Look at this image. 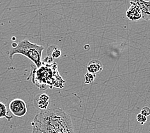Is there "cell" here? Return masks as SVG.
<instances>
[{"mask_svg": "<svg viewBox=\"0 0 150 133\" xmlns=\"http://www.w3.org/2000/svg\"><path fill=\"white\" fill-rule=\"evenodd\" d=\"M31 125V133H75L70 116L59 107L42 110Z\"/></svg>", "mask_w": 150, "mask_h": 133, "instance_id": "cell-1", "label": "cell"}, {"mask_svg": "<svg viewBox=\"0 0 150 133\" xmlns=\"http://www.w3.org/2000/svg\"><path fill=\"white\" fill-rule=\"evenodd\" d=\"M31 76L32 83L41 90L54 87L62 89L65 83L58 72V64L55 62H42L39 67L32 65L28 80Z\"/></svg>", "mask_w": 150, "mask_h": 133, "instance_id": "cell-2", "label": "cell"}, {"mask_svg": "<svg viewBox=\"0 0 150 133\" xmlns=\"http://www.w3.org/2000/svg\"><path fill=\"white\" fill-rule=\"evenodd\" d=\"M44 47L32 43L28 40L21 41L17 46L10 51L9 57L12 60L16 54L23 55L33 62L37 67L41 66L42 55Z\"/></svg>", "mask_w": 150, "mask_h": 133, "instance_id": "cell-3", "label": "cell"}, {"mask_svg": "<svg viewBox=\"0 0 150 133\" xmlns=\"http://www.w3.org/2000/svg\"><path fill=\"white\" fill-rule=\"evenodd\" d=\"M9 110L13 115L17 117H23L27 113L26 104L23 100L15 99L9 104Z\"/></svg>", "mask_w": 150, "mask_h": 133, "instance_id": "cell-4", "label": "cell"}, {"mask_svg": "<svg viewBox=\"0 0 150 133\" xmlns=\"http://www.w3.org/2000/svg\"><path fill=\"white\" fill-rule=\"evenodd\" d=\"M130 6L126 12V16L129 20L137 21L142 19V12L140 7L134 2L130 1Z\"/></svg>", "mask_w": 150, "mask_h": 133, "instance_id": "cell-5", "label": "cell"}, {"mask_svg": "<svg viewBox=\"0 0 150 133\" xmlns=\"http://www.w3.org/2000/svg\"><path fill=\"white\" fill-rule=\"evenodd\" d=\"M134 2L140 7L142 12V19L145 21H150V1L146 0H130Z\"/></svg>", "mask_w": 150, "mask_h": 133, "instance_id": "cell-6", "label": "cell"}, {"mask_svg": "<svg viewBox=\"0 0 150 133\" xmlns=\"http://www.w3.org/2000/svg\"><path fill=\"white\" fill-rule=\"evenodd\" d=\"M50 97L45 93H40L34 99L35 106L38 109L41 110H47L49 104Z\"/></svg>", "mask_w": 150, "mask_h": 133, "instance_id": "cell-7", "label": "cell"}, {"mask_svg": "<svg viewBox=\"0 0 150 133\" xmlns=\"http://www.w3.org/2000/svg\"><path fill=\"white\" fill-rule=\"evenodd\" d=\"M103 70V65L100 61L98 60H92L88 63L87 65V70L89 73L93 74H98Z\"/></svg>", "mask_w": 150, "mask_h": 133, "instance_id": "cell-8", "label": "cell"}, {"mask_svg": "<svg viewBox=\"0 0 150 133\" xmlns=\"http://www.w3.org/2000/svg\"><path fill=\"white\" fill-rule=\"evenodd\" d=\"M62 55V51L57 46H51L47 49V56L52 59L58 58Z\"/></svg>", "mask_w": 150, "mask_h": 133, "instance_id": "cell-9", "label": "cell"}, {"mask_svg": "<svg viewBox=\"0 0 150 133\" xmlns=\"http://www.w3.org/2000/svg\"><path fill=\"white\" fill-rule=\"evenodd\" d=\"M5 118L8 121H10L12 119V116L9 114L5 104L0 102V118Z\"/></svg>", "mask_w": 150, "mask_h": 133, "instance_id": "cell-10", "label": "cell"}, {"mask_svg": "<svg viewBox=\"0 0 150 133\" xmlns=\"http://www.w3.org/2000/svg\"><path fill=\"white\" fill-rule=\"evenodd\" d=\"M96 77V74L91 73H88L85 74L84 76V81L86 84H90L95 80Z\"/></svg>", "mask_w": 150, "mask_h": 133, "instance_id": "cell-11", "label": "cell"}, {"mask_svg": "<svg viewBox=\"0 0 150 133\" xmlns=\"http://www.w3.org/2000/svg\"><path fill=\"white\" fill-rule=\"evenodd\" d=\"M137 120L139 123H140L141 125H143L146 123V121H147V117H145L140 113L137 115Z\"/></svg>", "mask_w": 150, "mask_h": 133, "instance_id": "cell-12", "label": "cell"}, {"mask_svg": "<svg viewBox=\"0 0 150 133\" xmlns=\"http://www.w3.org/2000/svg\"><path fill=\"white\" fill-rule=\"evenodd\" d=\"M141 113L146 117H148L150 115V108L147 106L143 107L141 111Z\"/></svg>", "mask_w": 150, "mask_h": 133, "instance_id": "cell-13", "label": "cell"}]
</instances>
